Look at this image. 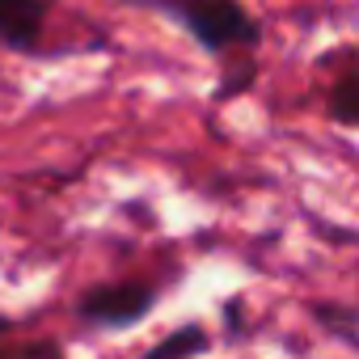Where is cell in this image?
<instances>
[{
    "mask_svg": "<svg viewBox=\"0 0 359 359\" xmlns=\"http://www.w3.org/2000/svg\"><path fill=\"white\" fill-rule=\"evenodd\" d=\"M55 0H0V47L13 55H43Z\"/></svg>",
    "mask_w": 359,
    "mask_h": 359,
    "instance_id": "cell-3",
    "label": "cell"
},
{
    "mask_svg": "<svg viewBox=\"0 0 359 359\" xmlns=\"http://www.w3.org/2000/svg\"><path fill=\"white\" fill-rule=\"evenodd\" d=\"M309 317L321 334H330L334 342H342L346 351L359 355V304H338V300H313Z\"/></svg>",
    "mask_w": 359,
    "mask_h": 359,
    "instance_id": "cell-5",
    "label": "cell"
},
{
    "mask_svg": "<svg viewBox=\"0 0 359 359\" xmlns=\"http://www.w3.org/2000/svg\"><path fill=\"white\" fill-rule=\"evenodd\" d=\"M0 359H68V355L55 338H43V334L18 338L13 330V334H0Z\"/></svg>",
    "mask_w": 359,
    "mask_h": 359,
    "instance_id": "cell-8",
    "label": "cell"
},
{
    "mask_svg": "<svg viewBox=\"0 0 359 359\" xmlns=\"http://www.w3.org/2000/svg\"><path fill=\"white\" fill-rule=\"evenodd\" d=\"M208 351H212V330L203 321H187V325L169 330L165 338H156L140 359H199Z\"/></svg>",
    "mask_w": 359,
    "mask_h": 359,
    "instance_id": "cell-4",
    "label": "cell"
},
{
    "mask_svg": "<svg viewBox=\"0 0 359 359\" xmlns=\"http://www.w3.org/2000/svg\"><path fill=\"white\" fill-rule=\"evenodd\" d=\"M18 330V321L13 317H5V313H0V334H13Z\"/></svg>",
    "mask_w": 359,
    "mask_h": 359,
    "instance_id": "cell-10",
    "label": "cell"
},
{
    "mask_svg": "<svg viewBox=\"0 0 359 359\" xmlns=\"http://www.w3.org/2000/svg\"><path fill=\"white\" fill-rule=\"evenodd\" d=\"M161 296H165V287L152 279H110V283L85 287L76 296L72 313L89 330H131L152 317Z\"/></svg>",
    "mask_w": 359,
    "mask_h": 359,
    "instance_id": "cell-2",
    "label": "cell"
},
{
    "mask_svg": "<svg viewBox=\"0 0 359 359\" xmlns=\"http://www.w3.org/2000/svg\"><path fill=\"white\" fill-rule=\"evenodd\" d=\"M224 325H229L233 338L245 334V300H241V296H229V300H224Z\"/></svg>",
    "mask_w": 359,
    "mask_h": 359,
    "instance_id": "cell-9",
    "label": "cell"
},
{
    "mask_svg": "<svg viewBox=\"0 0 359 359\" xmlns=\"http://www.w3.org/2000/svg\"><path fill=\"white\" fill-rule=\"evenodd\" d=\"M325 114L334 127L359 131V68H342L325 89Z\"/></svg>",
    "mask_w": 359,
    "mask_h": 359,
    "instance_id": "cell-6",
    "label": "cell"
},
{
    "mask_svg": "<svg viewBox=\"0 0 359 359\" xmlns=\"http://www.w3.org/2000/svg\"><path fill=\"white\" fill-rule=\"evenodd\" d=\"M254 85H258V55H233V60H224V72H220V81L212 89V102L216 106L233 102V97L250 93Z\"/></svg>",
    "mask_w": 359,
    "mask_h": 359,
    "instance_id": "cell-7",
    "label": "cell"
},
{
    "mask_svg": "<svg viewBox=\"0 0 359 359\" xmlns=\"http://www.w3.org/2000/svg\"><path fill=\"white\" fill-rule=\"evenodd\" d=\"M144 5L165 9L199 43V51H208L220 64L233 55H258L262 47V22L241 0H144Z\"/></svg>",
    "mask_w": 359,
    "mask_h": 359,
    "instance_id": "cell-1",
    "label": "cell"
}]
</instances>
